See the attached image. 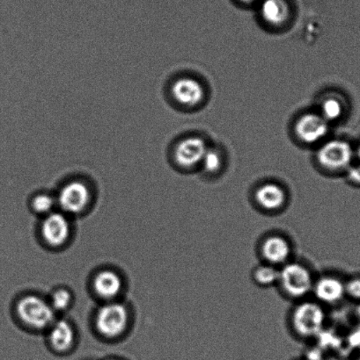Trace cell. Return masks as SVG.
Masks as SVG:
<instances>
[{"mask_svg":"<svg viewBox=\"0 0 360 360\" xmlns=\"http://www.w3.org/2000/svg\"><path fill=\"white\" fill-rule=\"evenodd\" d=\"M41 234L44 241L53 248L65 245L72 235L69 215L61 211L46 215L42 222Z\"/></svg>","mask_w":360,"mask_h":360,"instance_id":"cell-10","label":"cell"},{"mask_svg":"<svg viewBox=\"0 0 360 360\" xmlns=\"http://www.w3.org/2000/svg\"><path fill=\"white\" fill-rule=\"evenodd\" d=\"M355 360H360V354H357V357H356Z\"/></svg>","mask_w":360,"mask_h":360,"instance_id":"cell-28","label":"cell"},{"mask_svg":"<svg viewBox=\"0 0 360 360\" xmlns=\"http://www.w3.org/2000/svg\"><path fill=\"white\" fill-rule=\"evenodd\" d=\"M129 310L122 302H106L99 309L95 316V327L101 337L115 340L121 337L129 326Z\"/></svg>","mask_w":360,"mask_h":360,"instance_id":"cell-4","label":"cell"},{"mask_svg":"<svg viewBox=\"0 0 360 360\" xmlns=\"http://www.w3.org/2000/svg\"><path fill=\"white\" fill-rule=\"evenodd\" d=\"M355 304L354 317L357 320L358 324H360V302L355 303Z\"/></svg>","mask_w":360,"mask_h":360,"instance_id":"cell-25","label":"cell"},{"mask_svg":"<svg viewBox=\"0 0 360 360\" xmlns=\"http://www.w3.org/2000/svg\"><path fill=\"white\" fill-rule=\"evenodd\" d=\"M93 289L99 298L115 301L123 290V278L115 271L102 270L94 278Z\"/></svg>","mask_w":360,"mask_h":360,"instance_id":"cell-14","label":"cell"},{"mask_svg":"<svg viewBox=\"0 0 360 360\" xmlns=\"http://www.w3.org/2000/svg\"><path fill=\"white\" fill-rule=\"evenodd\" d=\"M297 360H306V359L302 358V359H297Z\"/></svg>","mask_w":360,"mask_h":360,"instance_id":"cell-30","label":"cell"},{"mask_svg":"<svg viewBox=\"0 0 360 360\" xmlns=\"http://www.w3.org/2000/svg\"><path fill=\"white\" fill-rule=\"evenodd\" d=\"M16 313L21 323L35 330H48L56 320V313L49 301L35 295L21 298Z\"/></svg>","mask_w":360,"mask_h":360,"instance_id":"cell-3","label":"cell"},{"mask_svg":"<svg viewBox=\"0 0 360 360\" xmlns=\"http://www.w3.org/2000/svg\"><path fill=\"white\" fill-rule=\"evenodd\" d=\"M288 320L292 333L299 340H315L325 330V307L310 298L295 302Z\"/></svg>","mask_w":360,"mask_h":360,"instance_id":"cell-1","label":"cell"},{"mask_svg":"<svg viewBox=\"0 0 360 360\" xmlns=\"http://www.w3.org/2000/svg\"><path fill=\"white\" fill-rule=\"evenodd\" d=\"M73 295L67 288H58L52 292L49 302L56 313L65 312L73 304Z\"/></svg>","mask_w":360,"mask_h":360,"instance_id":"cell-20","label":"cell"},{"mask_svg":"<svg viewBox=\"0 0 360 360\" xmlns=\"http://www.w3.org/2000/svg\"><path fill=\"white\" fill-rule=\"evenodd\" d=\"M170 93L173 98L183 107L194 108L200 105L206 96L202 83L190 77H182L172 84Z\"/></svg>","mask_w":360,"mask_h":360,"instance_id":"cell-13","label":"cell"},{"mask_svg":"<svg viewBox=\"0 0 360 360\" xmlns=\"http://www.w3.org/2000/svg\"><path fill=\"white\" fill-rule=\"evenodd\" d=\"M347 342L349 347L357 352V354H360V324H358V326L352 330L347 338Z\"/></svg>","mask_w":360,"mask_h":360,"instance_id":"cell-24","label":"cell"},{"mask_svg":"<svg viewBox=\"0 0 360 360\" xmlns=\"http://www.w3.org/2000/svg\"><path fill=\"white\" fill-rule=\"evenodd\" d=\"M106 360H122V359L112 358V359H106Z\"/></svg>","mask_w":360,"mask_h":360,"instance_id":"cell-29","label":"cell"},{"mask_svg":"<svg viewBox=\"0 0 360 360\" xmlns=\"http://www.w3.org/2000/svg\"><path fill=\"white\" fill-rule=\"evenodd\" d=\"M201 167L207 175H216L223 167V157L218 150L208 148Z\"/></svg>","mask_w":360,"mask_h":360,"instance_id":"cell-21","label":"cell"},{"mask_svg":"<svg viewBox=\"0 0 360 360\" xmlns=\"http://www.w3.org/2000/svg\"><path fill=\"white\" fill-rule=\"evenodd\" d=\"M316 276L302 261L292 259L280 268L277 287L285 298L299 302L312 295Z\"/></svg>","mask_w":360,"mask_h":360,"instance_id":"cell-2","label":"cell"},{"mask_svg":"<svg viewBox=\"0 0 360 360\" xmlns=\"http://www.w3.org/2000/svg\"><path fill=\"white\" fill-rule=\"evenodd\" d=\"M311 295L324 307L340 304L347 299L345 278L335 274L320 275L316 277Z\"/></svg>","mask_w":360,"mask_h":360,"instance_id":"cell-9","label":"cell"},{"mask_svg":"<svg viewBox=\"0 0 360 360\" xmlns=\"http://www.w3.org/2000/svg\"><path fill=\"white\" fill-rule=\"evenodd\" d=\"M259 6L261 18L271 27H280L290 20L289 0H261Z\"/></svg>","mask_w":360,"mask_h":360,"instance_id":"cell-16","label":"cell"},{"mask_svg":"<svg viewBox=\"0 0 360 360\" xmlns=\"http://www.w3.org/2000/svg\"><path fill=\"white\" fill-rule=\"evenodd\" d=\"M354 157V147L343 139L327 141L316 153V160L320 167L334 174L347 172L352 165Z\"/></svg>","mask_w":360,"mask_h":360,"instance_id":"cell-5","label":"cell"},{"mask_svg":"<svg viewBox=\"0 0 360 360\" xmlns=\"http://www.w3.org/2000/svg\"><path fill=\"white\" fill-rule=\"evenodd\" d=\"M345 112V102L337 95H330L321 104V115L328 122H337L343 117Z\"/></svg>","mask_w":360,"mask_h":360,"instance_id":"cell-18","label":"cell"},{"mask_svg":"<svg viewBox=\"0 0 360 360\" xmlns=\"http://www.w3.org/2000/svg\"><path fill=\"white\" fill-rule=\"evenodd\" d=\"M345 295L354 303L360 302V274L345 278Z\"/></svg>","mask_w":360,"mask_h":360,"instance_id":"cell-22","label":"cell"},{"mask_svg":"<svg viewBox=\"0 0 360 360\" xmlns=\"http://www.w3.org/2000/svg\"><path fill=\"white\" fill-rule=\"evenodd\" d=\"M355 155L359 158V163H360V146L358 147L357 150L355 151Z\"/></svg>","mask_w":360,"mask_h":360,"instance_id":"cell-27","label":"cell"},{"mask_svg":"<svg viewBox=\"0 0 360 360\" xmlns=\"http://www.w3.org/2000/svg\"><path fill=\"white\" fill-rule=\"evenodd\" d=\"M254 205L268 214H277L288 206L287 191L280 184L266 182L257 186L253 193Z\"/></svg>","mask_w":360,"mask_h":360,"instance_id":"cell-8","label":"cell"},{"mask_svg":"<svg viewBox=\"0 0 360 360\" xmlns=\"http://www.w3.org/2000/svg\"><path fill=\"white\" fill-rule=\"evenodd\" d=\"M208 148L206 141L201 137H186L176 144L173 157L179 168L193 170L201 167Z\"/></svg>","mask_w":360,"mask_h":360,"instance_id":"cell-11","label":"cell"},{"mask_svg":"<svg viewBox=\"0 0 360 360\" xmlns=\"http://www.w3.org/2000/svg\"><path fill=\"white\" fill-rule=\"evenodd\" d=\"M56 207H58L56 196L48 193L37 194L31 201L32 210L35 214L42 215L44 217L54 212Z\"/></svg>","mask_w":360,"mask_h":360,"instance_id":"cell-19","label":"cell"},{"mask_svg":"<svg viewBox=\"0 0 360 360\" xmlns=\"http://www.w3.org/2000/svg\"><path fill=\"white\" fill-rule=\"evenodd\" d=\"M348 182L356 187H360V163L352 164L345 172Z\"/></svg>","mask_w":360,"mask_h":360,"instance_id":"cell-23","label":"cell"},{"mask_svg":"<svg viewBox=\"0 0 360 360\" xmlns=\"http://www.w3.org/2000/svg\"><path fill=\"white\" fill-rule=\"evenodd\" d=\"M48 330L49 343L53 351L65 354L72 350L75 344L76 334L68 321L56 320Z\"/></svg>","mask_w":360,"mask_h":360,"instance_id":"cell-15","label":"cell"},{"mask_svg":"<svg viewBox=\"0 0 360 360\" xmlns=\"http://www.w3.org/2000/svg\"><path fill=\"white\" fill-rule=\"evenodd\" d=\"M240 3H242V5L252 6L255 5V4H259L261 0H237Z\"/></svg>","mask_w":360,"mask_h":360,"instance_id":"cell-26","label":"cell"},{"mask_svg":"<svg viewBox=\"0 0 360 360\" xmlns=\"http://www.w3.org/2000/svg\"><path fill=\"white\" fill-rule=\"evenodd\" d=\"M259 254L262 262L280 268L292 259L294 246L287 236L270 233L261 239Z\"/></svg>","mask_w":360,"mask_h":360,"instance_id":"cell-7","label":"cell"},{"mask_svg":"<svg viewBox=\"0 0 360 360\" xmlns=\"http://www.w3.org/2000/svg\"><path fill=\"white\" fill-rule=\"evenodd\" d=\"M58 207L67 215L83 213L92 200L90 186L83 180L73 179L67 182L56 196Z\"/></svg>","mask_w":360,"mask_h":360,"instance_id":"cell-6","label":"cell"},{"mask_svg":"<svg viewBox=\"0 0 360 360\" xmlns=\"http://www.w3.org/2000/svg\"><path fill=\"white\" fill-rule=\"evenodd\" d=\"M278 277L280 268L264 262L257 264L252 274V281L261 288L277 287Z\"/></svg>","mask_w":360,"mask_h":360,"instance_id":"cell-17","label":"cell"},{"mask_svg":"<svg viewBox=\"0 0 360 360\" xmlns=\"http://www.w3.org/2000/svg\"><path fill=\"white\" fill-rule=\"evenodd\" d=\"M330 123L317 112H306L297 120L294 132L303 143L316 144L325 139L330 131Z\"/></svg>","mask_w":360,"mask_h":360,"instance_id":"cell-12","label":"cell"}]
</instances>
